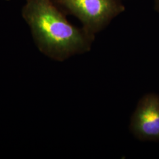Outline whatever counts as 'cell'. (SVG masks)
<instances>
[{"label": "cell", "instance_id": "cell-1", "mask_svg": "<svg viewBox=\"0 0 159 159\" xmlns=\"http://www.w3.org/2000/svg\"><path fill=\"white\" fill-rule=\"evenodd\" d=\"M23 16L41 52L63 61L91 50L95 35L75 27L52 0H27Z\"/></svg>", "mask_w": 159, "mask_h": 159}, {"label": "cell", "instance_id": "cell-2", "mask_svg": "<svg viewBox=\"0 0 159 159\" xmlns=\"http://www.w3.org/2000/svg\"><path fill=\"white\" fill-rule=\"evenodd\" d=\"M68 13L77 17L83 28L95 35L125 11L120 0H54Z\"/></svg>", "mask_w": 159, "mask_h": 159}, {"label": "cell", "instance_id": "cell-3", "mask_svg": "<svg viewBox=\"0 0 159 159\" xmlns=\"http://www.w3.org/2000/svg\"><path fill=\"white\" fill-rule=\"evenodd\" d=\"M130 130L141 141H159V96L144 95L131 117Z\"/></svg>", "mask_w": 159, "mask_h": 159}, {"label": "cell", "instance_id": "cell-5", "mask_svg": "<svg viewBox=\"0 0 159 159\" xmlns=\"http://www.w3.org/2000/svg\"></svg>", "mask_w": 159, "mask_h": 159}, {"label": "cell", "instance_id": "cell-4", "mask_svg": "<svg viewBox=\"0 0 159 159\" xmlns=\"http://www.w3.org/2000/svg\"><path fill=\"white\" fill-rule=\"evenodd\" d=\"M154 4L156 9L157 11H159V0H154Z\"/></svg>", "mask_w": 159, "mask_h": 159}]
</instances>
